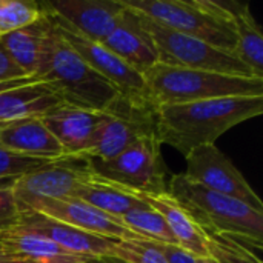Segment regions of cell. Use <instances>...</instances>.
Segmentation results:
<instances>
[{
    "mask_svg": "<svg viewBox=\"0 0 263 263\" xmlns=\"http://www.w3.org/2000/svg\"><path fill=\"white\" fill-rule=\"evenodd\" d=\"M157 250L162 253L165 260L168 263H196L197 257L190 251L180 248L174 243H156Z\"/></svg>",
    "mask_w": 263,
    "mask_h": 263,
    "instance_id": "f546056e",
    "label": "cell"
},
{
    "mask_svg": "<svg viewBox=\"0 0 263 263\" xmlns=\"http://www.w3.org/2000/svg\"><path fill=\"white\" fill-rule=\"evenodd\" d=\"M112 257L123 263H168L149 240H116Z\"/></svg>",
    "mask_w": 263,
    "mask_h": 263,
    "instance_id": "4316f807",
    "label": "cell"
},
{
    "mask_svg": "<svg viewBox=\"0 0 263 263\" xmlns=\"http://www.w3.org/2000/svg\"><path fill=\"white\" fill-rule=\"evenodd\" d=\"M71 197L86 202L88 205L100 210L102 213L111 216L116 220H119V217H122L123 214L146 205L140 199H137L125 191H120V190L96 179L94 176L91 177V180L80 185L72 193Z\"/></svg>",
    "mask_w": 263,
    "mask_h": 263,
    "instance_id": "603a6c76",
    "label": "cell"
},
{
    "mask_svg": "<svg viewBox=\"0 0 263 263\" xmlns=\"http://www.w3.org/2000/svg\"><path fill=\"white\" fill-rule=\"evenodd\" d=\"M185 159L186 171L183 174L190 180L214 193L234 197L263 213V202L259 194L251 188L231 159L216 145L196 148L188 153Z\"/></svg>",
    "mask_w": 263,
    "mask_h": 263,
    "instance_id": "30bf717a",
    "label": "cell"
},
{
    "mask_svg": "<svg viewBox=\"0 0 263 263\" xmlns=\"http://www.w3.org/2000/svg\"><path fill=\"white\" fill-rule=\"evenodd\" d=\"M156 134V111L151 105H137L119 97L106 111L82 157L111 160L140 139Z\"/></svg>",
    "mask_w": 263,
    "mask_h": 263,
    "instance_id": "ba28073f",
    "label": "cell"
},
{
    "mask_svg": "<svg viewBox=\"0 0 263 263\" xmlns=\"http://www.w3.org/2000/svg\"><path fill=\"white\" fill-rule=\"evenodd\" d=\"M57 160L37 159L29 156H22L5 148H0V179L3 180H17L26 174H31L37 170H42Z\"/></svg>",
    "mask_w": 263,
    "mask_h": 263,
    "instance_id": "83f0119b",
    "label": "cell"
},
{
    "mask_svg": "<svg viewBox=\"0 0 263 263\" xmlns=\"http://www.w3.org/2000/svg\"><path fill=\"white\" fill-rule=\"evenodd\" d=\"M0 148L22 156L48 160L66 157L62 146L43 125L40 117L23 119L2 125Z\"/></svg>",
    "mask_w": 263,
    "mask_h": 263,
    "instance_id": "d6986e66",
    "label": "cell"
},
{
    "mask_svg": "<svg viewBox=\"0 0 263 263\" xmlns=\"http://www.w3.org/2000/svg\"><path fill=\"white\" fill-rule=\"evenodd\" d=\"M18 208L35 211L52 220L66 223L80 231L96 234L100 237L112 240H143L142 237L136 236L134 233L122 227L119 220L88 205L86 202L74 197L37 199L28 203H18Z\"/></svg>",
    "mask_w": 263,
    "mask_h": 263,
    "instance_id": "7c38bea8",
    "label": "cell"
},
{
    "mask_svg": "<svg viewBox=\"0 0 263 263\" xmlns=\"http://www.w3.org/2000/svg\"><path fill=\"white\" fill-rule=\"evenodd\" d=\"M15 180H3L0 179V188H11Z\"/></svg>",
    "mask_w": 263,
    "mask_h": 263,
    "instance_id": "836d02e7",
    "label": "cell"
},
{
    "mask_svg": "<svg viewBox=\"0 0 263 263\" xmlns=\"http://www.w3.org/2000/svg\"><path fill=\"white\" fill-rule=\"evenodd\" d=\"M134 12V11H133ZM142 26L154 42L159 63L186 69H200L237 77H256L233 52L216 48L203 40L160 26L136 12ZM259 79V77H256Z\"/></svg>",
    "mask_w": 263,
    "mask_h": 263,
    "instance_id": "52a82bcc",
    "label": "cell"
},
{
    "mask_svg": "<svg viewBox=\"0 0 263 263\" xmlns=\"http://www.w3.org/2000/svg\"><path fill=\"white\" fill-rule=\"evenodd\" d=\"M168 193L176 197L206 231L230 236L257 250L263 243V213L250 205L214 193L185 174H174L168 182Z\"/></svg>",
    "mask_w": 263,
    "mask_h": 263,
    "instance_id": "3957f363",
    "label": "cell"
},
{
    "mask_svg": "<svg viewBox=\"0 0 263 263\" xmlns=\"http://www.w3.org/2000/svg\"><path fill=\"white\" fill-rule=\"evenodd\" d=\"M196 263H219L217 260H214L213 257H197Z\"/></svg>",
    "mask_w": 263,
    "mask_h": 263,
    "instance_id": "d6a6232c",
    "label": "cell"
},
{
    "mask_svg": "<svg viewBox=\"0 0 263 263\" xmlns=\"http://www.w3.org/2000/svg\"><path fill=\"white\" fill-rule=\"evenodd\" d=\"M89 260L71 254L40 234L8 225L0 227V263H82Z\"/></svg>",
    "mask_w": 263,
    "mask_h": 263,
    "instance_id": "e0dca14e",
    "label": "cell"
},
{
    "mask_svg": "<svg viewBox=\"0 0 263 263\" xmlns=\"http://www.w3.org/2000/svg\"><path fill=\"white\" fill-rule=\"evenodd\" d=\"M105 263H123L122 260H119V259H114V257H105V259H102Z\"/></svg>",
    "mask_w": 263,
    "mask_h": 263,
    "instance_id": "e575fe53",
    "label": "cell"
},
{
    "mask_svg": "<svg viewBox=\"0 0 263 263\" xmlns=\"http://www.w3.org/2000/svg\"><path fill=\"white\" fill-rule=\"evenodd\" d=\"M162 143L156 136L128 146L111 160L88 159L92 176L117 190L140 193H166V165L160 154Z\"/></svg>",
    "mask_w": 263,
    "mask_h": 263,
    "instance_id": "8992f818",
    "label": "cell"
},
{
    "mask_svg": "<svg viewBox=\"0 0 263 263\" xmlns=\"http://www.w3.org/2000/svg\"><path fill=\"white\" fill-rule=\"evenodd\" d=\"M228 11L234 34L236 48L234 55L251 69V72L263 79V34L260 25L254 18L247 3L222 2Z\"/></svg>",
    "mask_w": 263,
    "mask_h": 263,
    "instance_id": "7402d4cb",
    "label": "cell"
},
{
    "mask_svg": "<svg viewBox=\"0 0 263 263\" xmlns=\"http://www.w3.org/2000/svg\"><path fill=\"white\" fill-rule=\"evenodd\" d=\"M35 76L49 83L62 102L71 106L106 111L120 97L119 91L65 42L52 20Z\"/></svg>",
    "mask_w": 263,
    "mask_h": 263,
    "instance_id": "7a4b0ae2",
    "label": "cell"
},
{
    "mask_svg": "<svg viewBox=\"0 0 263 263\" xmlns=\"http://www.w3.org/2000/svg\"><path fill=\"white\" fill-rule=\"evenodd\" d=\"M18 211L20 213L17 219L11 223L12 227L40 234L45 239L55 243L57 247H60L62 250L80 257H86V259L112 257V250L116 243V240L80 231L74 227L52 220L31 210L18 208Z\"/></svg>",
    "mask_w": 263,
    "mask_h": 263,
    "instance_id": "4fadbf2b",
    "label": "cell"
},
{
    "mask_svg": "<svg viewBox=\"0 0 263 263\" xmlns=\"http://www.w3.org/2000/svg\"><path fill=\"white\" fill-rule=\"evenodd\" d=\"M82 263H105L102 259H89V260H85Z\"/></svg>",
    "mask_w": 263,
    "mask_h": 263,
    "instance_id": "d590c367",
    "label": "cell"
},
{
    "mask_svg": "<svg viewBox=\"0 0 263 263\" xmlns=\"http://www.w3.org/2000/svg\"><path fill=\"white\" fill-rule=\"evenodd\" d=\"M125 191L142 202L149 208L156 210L170 227L176 243L194 254L196 257H210L208 236L205 230L193 219L188 210L168 191L166 193H140V191Z\"/></svg>",
    "mask_w": 263,
    "mask_h": 263,
    "instance_id": "2e32d148",
    "label": "cell"
},
{
    "mask_svg": "<svg viewBox=\"0 0 263 263\" xmlns=\"http://www.w3.org/2000/svg\"><path fill=\"white\" fill-rule=\"evenodd\" d=\"M42 15L40 3L31 0H0V37L34 23Z\"/></svg>",
    "mask_w": 263,
    "mask_h": 263,
    "instance_id": "d4e9b609",
    "label": "cell"
},
{
    "mask_svg": "<svg viewBox=\"0 0 263 263\" xmlns=\"http://www.w3.org/2000/svg\"><path fill=\"white\" fill-rule=\"evenodd\" d=\"M35 82H40V79H39V77H34V76H26V77L8 80V82H0V92H2V91H6V89H11V88H17V86L35 83Z\"/></svg>",
    "mask_w": 263,
    "mask_h": 263,
    "instance_id": "1f68e13d",
    "label": "cell"
},
{
    "mask_svg": "<svg viewBox=\"0 0 263 263\" xmlns=\"http://www.w3.org/2000/svg\"><path fill=\"white\" fill-rule=\"evenodd\" d=\"M143 79L149 103L154 108L220 97L263 96V79L186 69L162 63H156L148 69Z\"/></svg>",
    "mask_w": 263,
    "mask_h": 263,
    "instance_id": "277c9868",
    "label": "cell"
},
{
    "mask_svg": "<svg viewBox=\"0 0 263 263\" xmlns=\"http://www.w3.org/2000/svg\"><path fill=\"white\" fill-rule=\"evenodd\" d=\"M20 77H26V76L12 62V59L8 55V52L0 43V82H8V80H14Z\"/></svg>",
    "mask_w": 263,
    "mask_h": 263,
    "instance_id": "4dcf8cb0",
    "label": "cell"
},
{
    "mask_svg": "<svg viewBox=\"0 0 263 263\" xmlns=\"http://www.w3.org/2000/svg\"><path fill=\"white\" fill-rule=\"evenodd\" d=\"M102 119L103 111L83 109L66 103H60L40 117L66 157H82L85 154Z\"/></svg>",
    "mask_w": 263,
    "mask_h": 263,
    "instance_id": "9a60e30c",
    "label": "cell"
},
{
    "mask_svg": "<svg viewBox=\"0 0 263 263\" xmlns=\"http://www.w3.org/2000/svg\"><path fill=\"white\" fill-rule=\"evenodd\" d=\"M119 223L143 240L177 245L165 219L148 205L123 214L122 217H119Z\"/></svg>",
    "mask_w": 263,
    "mask_h": 263,
    "instance_id": "cb8c5ba5",
    "label": "cell"
},
{
    "mask_svg": "<svg viewBox=\"0 0 263 263\" xmlns=\"http://www.w3.org/2000/svg\"><path fill=\"white\" fill-rule=\"evenodd\" d=\"M18 203L12 188H0V227L11 225L18 216Z\"/></svg>",
    "mask_w": 263,
    "mask_h": 263,
    "instance_id": "f1b7e54d",
    "label": "cell"
},
{
    "mask_svg": "<svg viewBox=\"0 0 263 263\" xmlns=\"http://www.w3.org/2000/svg\"><path fill=\"white\" fill-rule=\"evenodd\" d=\"M49 29L51 18L46 12L42 11V15L34 23L0 37L2 46L25 76L37 77L35 74Z\"/></svg>",
    "mask_w": 263,
    "mask_h": 263,
    "instance_id": "44dd1931",
    "label": "cell"
},
{
    "mask_svg": "<svg viewBox=\"0 0 263 263\" xmlns=\"http://www.w3.org/2000/svg\"><path fill=\"white\" fill-rule=\"evenodd\" d=\"M0 131H2V125H0Z\"/></svg>",
    "mask_w": 263,
    "mask_h": 263,
    "instance_id": "8d00e7d4",
    "label": "cell"
},
{
    "mask_svg": "<svg viewBox=\"0 0 263 263\" xmlns=\"http://www.w3.org/2000/svg\"><path fill=\"white\" fill-rule=\"evenodd\" d=\"M43 11V9H42ZM46 12V11H45ZM59 29L60 35L65 42L105 80H108L120 94V97L128 102L137 105H151L148 99L146 83L142 74L126 65L122 59H119L112 51H109L103 43L89 40L82 35L76 29H72L68 23L60 20L59 17L46 12ZM153 106V105H151Z\"/></svg>",
    "mask_w": 263,
    "mask_h": 263,
    "instance_id": "9c48e42d",
    "label": "cell"
},
{
    "mask_svg": "<svg viewBox=\"0 0 263 263\" xmlns=\"http://www.w3.org/2000/svg\"><path fill=\"white\" fill-rule=\"evenodd\" d=\"M206 236L210 257L219 263H262L259 256H256L248 247H245L247 243L237 239L216 233H206Z\"/></svg>",
    "mask_w": 263,
    "mask_h": 263,
    "instance_id": "484cf974",
    "label": "cell"
},
{
    "mask_svg": "<svg viewBox=\"0 0 263 263\" xmlns=\"http://www.w3.org/2000/svg\"><path fill=\"white\" fill-rule=\"evenodd\" d=\"M40 8L94 42H103L117 26L125 8L120 0L43 2Z\"/></svg>",
    "mask_w": 263,
    "mask_h": 263,
    "instance_id": "5bb4252c",
    "label": "cell"
},
{
    "mask_svg": "<svg viewBox=\"0 0 263 263\" xmlns=\"http://www.w3.org/2000/svg\"><path fill=\"white\" fill-rule=\"evenodd\" d=\"M154 111L159 142L186 156L196 148L216 145V140L231 128L262 116L263 96L162 105Z\"/></svg>",
    "mask_w": 263,
    "mask_h": 263,
    "instance_id": "6da1fadb",
    "label": "cell"
},
{
    "mask_svg": "<svg viewBox=\"0 0 263 263\" xmlns=\"http://www.w3.org/2000/svg\"><path fill=\"white\" fill-rule=\"evenodd\" d=\"M60 103L63 102L59 94L49 83L43 80L2 91L0 125L23 119L42 117Z\"/></svg>",
    "mask_w": 263,
    "mask_h": 263,
    "instance_id": "ffe728a7",
    "label": "cell"
},
{
    "mask_svg": "<svg viewBox=\"0 0 263 263\" xmlns=\"http://www.w3.org/2000/svg\"><path fill=\"white\" fill-rule=\"evenodd\" d=\"M91 177L92 174L85 157H63L17 179L11 188L17 203H28L37 199H65L71 197Z\"/></svg>",
    "mask_w": 263,
    "mask_h": 263,
    "instance_id": "8fae6325",
    "label": "cell"
},
{
    "mask_svg": "<svg viewBox=\"0 0 263 263\" xmlns=\"http://www.w3.org/2000/svg\"><path fill=\"white\" fill-rule=\"evenodd\" d=\"M102 43L142 76L159 63L153 39L142 26L139 15L126 8L117 26Z\"/></svg>",
    "mask_w": 263,
    "mask_h": 263,
    "instance_id": "ac0fdd59",
    "label": "cell"
},
{
    "mask_svg": "<svg viewBox=\"0 0 263 263\" xmlns=\"http://www.w3.org/2000/svg\"><path fill=\"white\" fill-rule=\"evenodd\" d=\"M120 3L160 26L196 37L234 54L236 34L231 17L222 2L120 0Z\"/></svg>",
    "mask_w": 263,
    "mask_h": 263,
    "instance_id": "5b68a950",
    "label": "cell"
}]
</instances>
